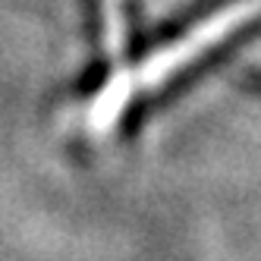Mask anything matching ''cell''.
Here are the masks:
<instances>
[{
	"mask_svg": "<svg viewBox=\"0 0 261 261\" xmlns=\"http://www.w3.org/2000/svg\"><path fill=\"white\" fill-rule=\"evenodd\" d=\"M242 88H246L249 95L261 98V69H249L246 76H242Z\"/></svg>",
	"mask_w": 261,
	"mask_h": 261,
	"instance_id": "obj_1",
	"label": "cell"
}]
</instances>
